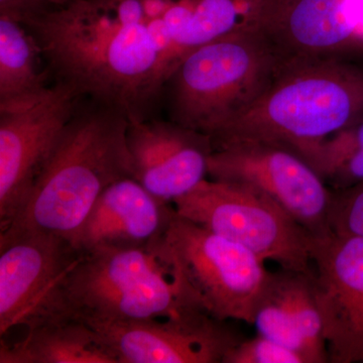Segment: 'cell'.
Returning <instances> with one entry per match:
<instances>
[{
	"instance_id": "21",
	"label": "cell",
	"mask_w": 363,
	"mask_h": 363,
	"mask_svg": "<svg viewBox=\"0 0 363 363\" xmlns=\"http://www.w3.org/2000/svg\"><path fill=\"white\" fill-rule=\"evenodd\" d=\"M329 224L332 233L363 238V184L333 191Z\"/></svg>"
},
{
	"instance_id": "5",
	"label": "cell",
	"mask_w": 363,
	"mask_h": 363,
	"mask_svg": "<svg viewBox=\"0 0 363 363\" xmlns=\"http://www.w3.org/2000/svg\"><path fill=\"white\" fill-rule=\"evenodd\" d=\"M279 68L262 28L203 45L179 62L164 84L169 121L211 138L264 95Z\"/></svg>"
},
{
	"instance_id": "7",
	"label": "cell",
	"mask_w": 363,
	"mask_h": 363,
	"mask_svg": "<svg viewBox=\"0 0 363 363\" xmlns=\"http://www.w3.org/2000/svg\"><path fill=\"white\" fill-rule=\"evenodd\" d=\"M164 240L203 309L223 321L252 325L272 277L264 260L178 214Z\"/></svg>"
},
{
	"instance_id": "17",
	"label": "cell",
	"mask_w": 363,
	"mask_h": 363,
	"mask_svg": "<svg viewBox=\"0 0 363 363\" xmlns=\"http://www.w3.org/2000/svg\"><path fill=\"white\" fill-rule=\"evenodd\" d=\"M0 363H118L89 325L62 319L28 329L23 340L1 341Z\"/></svg>"
},
{
	"instance_id": "11",
	"label": "cell",
	"mask_w": 363,
	"mask_h": 363,
	"mask_svg": "<svg viewBox=\"0 0 363 363\" xmlns=\"http://www.w3.org/2000/svg\"><path fill=\"white\" fill-rule=\"evenodd\" d=\"M311 257L329 363H363V238L313 236Z\"/></svg>"
},
{
	"instance_id": "18",
	"label": "cell",
	"mask_w": 363,
	"mask_h": 363,
	"mask_svg": "<svg viewBox=\"0 0 363 363\" xmlns=\"http://www.w3.org/2000/svg\"><path fill=\"white\" fill-rule=\"evenodd\" d=\"M51 77L30 30L0 16V102L38 94L51 85Z\"/></svg>"
},
{
	"instance_id": "2",
	"label": "cell",
	"mask_w": 363,
	"mask_h": 363,
	"mask_svg": "<svg viewBox=\"0 0 363 363\" xmlns=\"http://www.w3.org/2000/svg\"><path fill=\"white\" fill-rule=\"evenodd\" d=\"M128 126L121 112L83 98L0 240L44 233L73 242L102 193L121 179L135 178Z\"/></svg>"
},
{
	"instance_id": "4",
	"label": "cell",
	"mask_w": 363,
	"mask_h": 363,
	"mask_svg": "<svg viewBox=\"0 0 363 363\" xmlns=\"http://www.w3.org/2000/svg\"><path fill=\"white\" fill-rule=\"evenodd\" d=\"M195 309L204 310L164 236L147 245L83 252L64 289V316L90 326L175 316Z\"/></svg>"
},
{
	"instance_id": "22",
	"label": "cell",
	"mask_w": 363,
	"mask_h": 363,
	"mask_svg": "<svg viewBox=\"0 0 363 363\" xmlns=\"http://www.w3.org/2000/svg\"><path fill=\"white\" fill-rule=\"evenodd\" d=\"M52 0H0V16L26 23L44 13Z\"/></svg>"
},
{
	"instance_id": "6",
	"label": "cell",
	"mask_w": 363,
	"mask_h": 363,
	"mask_svg": "<svg viewBox=\"0 0 363 363\" xmlns=\"http://www.w3.org/2000/svg\"><path fill=\"white\" fill-rule=\"evenodd\" d=\"M173 204L179 216L242 245L264 262L312 274V234L259 189L205 179Z\"/></svg>"
},
{
	"instance_id": "19",
	"label": "cell",
	"mask_w": 363,
	"mask_h": 363,
	"mask_svg": "<svg viewBox=\"0 0 363 363\" xmlns=\"http://www.w3.org/2000/svg\"><path fill=\"white\" fill-rule=\"evenodd\" d=\"M305 161L331 190L363 184V118L320 143Z\"/></svg>"
},
{
	"instance_id": "8",
	"label": "cell",
	"mask_w": 363,
	"mask_h": 363,
	"mask_svg": "<svg viewBox=\"0 0 363 363\" xmlns=\"http://www.w3.org/2000/svg\"><path fill=\"white\" fill-rule=\"evenodd\" d=\"M83 98L54 81L38 94L0 102V231L25 204Z\"/></svg>"
},
{
	"instance_id": "3",
	"label": "cell",
	"mask_w": 363,
	"mask_h": 363,
	"mask_svg": "<svg viewBox=\"0 0 363 363\" xmlns=\"http://www.w3.org/2000/svg\"><path fill=\"white\" fill-rule=\"evenodd\" d=\"M363 118V66L324 59L281 66L269 89L245 113L212 136L281 145L306 159L320 143Z\"/></svg>"
},
{
	"instance_id": "20",
	"label": "cell",
	"mask_w": 363,
	"mask_h": 363,
	"mask_svg": "<svg viewBox=\"0 0 363 363\" xmlns=\"http://www.w3.org/2000/svg\"><path fill=\"white\" fill-rule=\"evenodd\" d=\"M223 363H307L304 357L283 344L257 334L241 339L227 353Z\"/></svg>"
},
{
	"instance_id": "12",
	"label": "cell",
	"mask_w": 363,
	"mask_h": 363,
	"mask_svg": "<svg viewBox=\"0 0 363 363\" xmlns=\"http://www.w3.org/2000/svg\"><path fill=\"white\" fill-rule=\"evenodd\" d=\"M90 327L118 363H223L243 339L202 309Z\"/></svg>"
},
{
	"instance_id": "13",
	"label": "cell",
	"mask_w": 363,
	"mask_h": 363,
	"mask_svg": "<svg viewBox=\"0 0 363 363\" xmlns=\"http://www.w3.org/2000/svg\"><path fill=\"white\" fill-rule=\"evenodd\" d=\"M264 32L281 66L363 54V0H283Z\"/></svg>"
},
{
	"instance_id": "1",
	"label": "cell",
	"mask_w": 363,
	"mask_h": 363,
	"mask_svg": "<svg viewBox=\"0 0 363 363\" xmlns=\"http://www.w3.org/2000/svg\"><path fill=\"white\" fill-rule=\"evenodd\" d=\"M52 78L84 98L147 121L164 91L161 57L147 23H131L117 0H64L23 23Z\"/></svg>"
},
{
	"instance_id": "10",
	"label": "cell",
	"mask_w": 363,
	"mask_h": 363,
	"mask_svg": "<svg viewBox=\"0 0 363 363\" xmlns=\"http://www.w3.org/2000/svg\"><path fill=\"white\" fill-rule=\"evenodd\" d=\"M208 177L259 189L278 202L313 236L332 233L333 191L293 150L260 142H233L213 147Z\"/></svg>"
},
{
	"instance_id": "15",
	"label": "cell",
	"mask_w": 363,
	"mask_h": 363,
	"mask_svg": "<svg viewBox=\"0 0 363 363\" xmlns=\"http://www.w3.org/2000/svg\"><path fill=\"white\" fill-rule=\"evenodd\" d=\"M177 212L133 177L109 186L98 198L73 243L82 252L143 245L166 235Z\"/></svg>"
},
{
	"instance_id": "16",
	"label": "cell",
	"mask_w": 363,
	"mask_h": 363,
	"mask_svg": "<svg viewBox=\"0 0 363 363\" xmlns=\"http://www.w3.org/2000/svg\"><path fill=\"white\" fill-rule=\"evenodd\" d=\"M311 274L272 272L253 317L257 334L300 353L307 363L326 362L327 347Z\"/></svg>"
},
{
	"instance_id": "23",
	"label": "cell",
	"mask_w": 363,
	"mask_h": 363,
	"mask_svg": "<svg viewBox=\"0 0 363 363\" xmlns=\"http://www.w3.org/2000/svg\"><path fill=\"white\" fill-rule=\"evenodd\" d=\"M52 2L64 1V0H52Z\"/></svg>"
},
{
	"instance_id": "14",
	"label": "cell",
	"mask_w": 363,
	"mask_h": 363,
	"mask_svg": "<svg viewBox=\"0 0 363 363\" xmlns=\"http://www.w3.org/2000/svg\"><path fill=\"white\" fill-rule=\"evenodd\" d=\"M128 145L135 180L169 203L206 179L208 160L213 152L209 135L154 118L130 123Z\"/></svg>"
},
{
	"instance_id": "9",
	"label": "cell",
	"mask_w": 363,
	"mask_h": 363,
	"mask_svg": "<svg viewBox=\"0 0 363 363\" xmlns=\"http://www.w3.org/2000/svg\"><path fill=\"white\" fill-rule=\"evenodd\" d=\"M83 252L56 234L26 233L0 240V336L67 319V278Z\"/></svg>"
}]
</instances>
